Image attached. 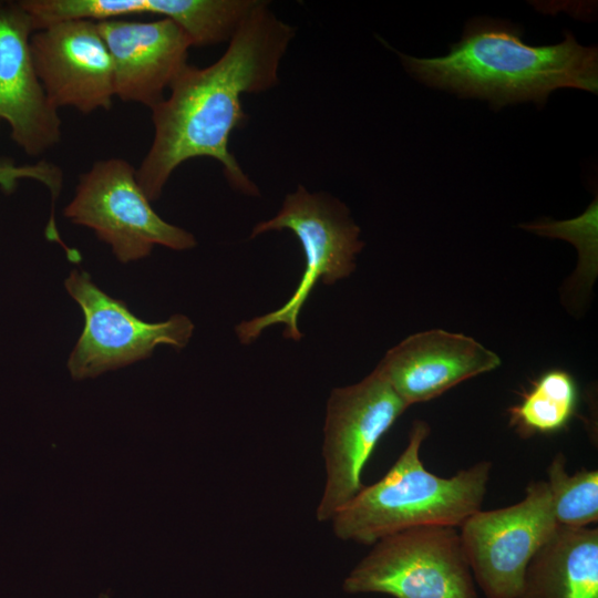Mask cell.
Listing matches in <instances>:
<instances>
[{"label":"cell","mask_w":598,"mask_h":598,"mask_svg":"<svg viewBox=\"0 0 598 598\" xmlns=\"http://www.w3.org/2000/svg\"><path fill=\"white\" fill-rule=\"evenodd\" d=\"M295 34L292 25L259 0L217 61L205 68L185 65L168 94L151 109L154 135L136 168L151 202L161 197L178 166L197 157L219 162L236 192L259 194L230 153L229 137L248 120L241 95L265 92L278 83L280 62Z\"/></svg>","instance_id":"6da1fadb"},{"label":"cell","mask_w":598,"mask_h":598,"mask_svg":"<svg viewBox=\"0 0 598 598\" xmlns=\"http://www.w3.org/2000/svg\"><path fill=\"white\" fill-rule=\"evenodd\" d=\"M519 24L475 18L461 40L439 58H415L398 52L403 66L417 81L487 100L492 107L534 102L543 106L560 87L598 91V50L578 43L570 31L557 44L530 45Z\"/></svg>","instance_id":"7a4b0ae2"},{"label":"cell","mask_w":598,"mask_h":598,"mask_svg":"<svg viewBox=\"0 0 598 598\" xmlns=\"http://www.w3.org/2000/svg\"><path fill=\"white\" fill-rule=\"evenodd\" d=\"M430 431L425 421H414L405 448L386 474L334 513L330 520L338 538L372 545L409 528L460 527L481 511L491 462H477L450 477L429 472L420 448Z\"/></svg>","instance_id":"3957f363"},{"label":"cell","mask_w":598,"mask_h":598,"mask_svg":"<svg viewBox=\"0 0 598 598\" xmlns=\"http://www.w3.org/2000/svg\"><path fill=\"white\" fill-rule=\"evenodd\" d=\"M289 229L298 238L305 255V269L296 290L276 310L243 321L236 334L244 344L254 342L270 326L283 324V337L299 341L298 319L315 286L347 278L355 268L364 244L360 228L340 200L326 193H311L302 185L287 194L279 212L256 224L251 237L271 230Z\"/></svg>","instance_id":"277c9868"},{"label":"cell","mask_w":598,"mask_h":598,"mask_svg":"<svg viewBox=\"0 0 598 598\" xmlns=\"http://www.w3.org/2000/svg\"><path fill=\"white\" fill-rule=\"evenodd\" d=\"M142 189L136 168L118 157L100 159L79 176L74 196L63 215L94 231L122 264L151 255L155 246L187 250L195 236L169 224L152 207Z\"/></svg>","instance_id":"5b68a950"},{"label":"cell","mask_w":598,"mask_h":598,"mask_svg":"<svg viewBox=\"0 0 598 598\" xmlns=\"http://www.w3.org/2000/svg\"><path fill=\"white\" fill-rule=\"evenodd\" d=\"M343 581L347 594L393 598H477L455 527L422 526L385 536Z\"/></svg>","instance_id":"8992f818"},{"label":"cell","mask_w":598,"mask_h":598,"mask_svg":"<svg viewBox=\"0 0 598 598\" xmlns=\"http://www.w3.org/2000/svg\"><path fill=\"white\" fill-rule=\"evenodd\" d=\"M408 408L377 368L360 382L331 391L323 427L326 484L316 512L319 522L330 520L360 492L367 462Z\"/></svg>","instance_id":"52a82bcc"},{"label":"cell","mask_w":598,"mask_h":598,"mask_svg":"<svg viewBox=\"0 0 598 598\" xmlns=\"http://www.w3.org/2000/svg\"><path fill=\"white\" fill-rule=\"evenodd\" d=\"M65 289L79 305L83 330L68 359L73 379L95 378L145 360L158 346L183 349L189 342L194 324L184 315L159 322H147L122 301L102 290L89 272L72 270Z\"/></svg>","instance_id":"ba28073f"},{"label":"cell","mask_w":598,"mask_h":598,"mask_svg":"<svg viewBox=\"0 0 598 598\" xmlns=\"http://www.w3.org/2000/svg\"><path fill=\"white\" fill-rule=\"evenodd\" d=\"M557 526L546 481L530 482L514 505L471 515L458 533L485 597L517 598L529 560Z\"/></svg>","instance_id":"9c48e42d"},{"label":"cell","mask_w":598,"mask_h":598,"mask_svg":"<svg viewBox=\"0 0 598 598\" xmlns=\"http://www.w3.org/2000/svg\"><path fill=\"white\" fill-rule=\"evenodd\" d=\"M30 51L44 92L58 110L69 106L90 114L112 109L113 65L97 22L69 20L35 30Z\"/></svg>","instance_id":"30bf717a"},{"label":"cell","mask_w":598,"mask_h":598,"mask_svg":"<svg viewBox=\"0 0 598 598\" xmlns=\"http://www.w3.org/2000/svg\"><path fill=\"white\" fill-rule=\"evenodd\" d=\"M33 31L19 1H0V121L20 150L40 156L61 142L62 122L34 69Z\"/></svg>","instance_id":"8fae6325"},{"label":"cell","mask_w":598,"mask_h":598,"mask_svg":"<svg viewBox=\"0 0 598 598\" xmlns=\"http://www.w3.org/2000/svg\"><path fill=\"white\" fill-rule=\"evenodd\" d=\"M97 27L112 60L115 97L153 109L188 64V35L166 18L113 19Z\"/></svg>","instance_id":"7c38bea8"},{"label":"cell","mask_w":598,"mask_h":598,"mask_svg":"<svg viewBox=\"0 0 598 598\" xmlns=\"http://www.w3.org/2000/svg\"><path fill=\"white\" fill-rule=\"evenodd\" d=\"M501 362L495 352L472 337L432 329L411 334L391 348L377 369L410 406L493 371Z\"/></svg>","instance_id":"4fadbf2b"},{"label":"cell","mask_w":598,"mask_h":598,"mask_svg":"<svg viewBox=\"0 0 598 598\" xmlns=\"http://www.w3.org/2000/svg\"><path fill=\"white\" fill-rule=\"evenodd\" d=\"M517 598H598V529L558 525L529 560Z\"/></svg>","instance_id":"5bb4252c"},{"label":"cell","mask_w":598,"mask_h":598,"mask_svg":"<svg viewBox=\"0 0 598 598\" xmlns=\"http://www.w3.org/2000/svg\"><path fill=\"white\" fill-rule=\"evenodd\" d=\"M578 388L573 375L550 369L532 382L520 401L508 408V421L522 437L564 430L576 413Z\"/></svg>","instance_id":"9a60e30c"},{"label":"cell","mask_w":598,"mask_h":598,"mask_svg":"<svg viewBox=\"0 0 598 598\" xmlns=\"http://www.w3.org/2000/svg\"><path fill=\"white\" fill-rule=\"evenodd\" d=\"M259 0H146V13L174 21L193 47L229 42Z\"/></svg>","instance_id":"2e32d148"},{"label":"cell","mask_w":598,"mask_h":598,"mask_svg":"<svg viewBox=\"0 0 598 598\" xmlns=\"http://www.w3.org/2000/svg\"><path fill=\"white\" fill-rule=\"evenodd\" d=\"M546 481L557 525L588 527L598 520V471L581 468L570 475L566 457L557 453L547 468Z\"/></svg>","instance_id":"e0dca14e"},{"label":"cell","mask_w":598,"mask_h":598,"mask_svg":"<svg viewBox=\"0 0 598 598\" xmlns=\"http://www.w3.org/2000/svg\"><path fill=\"white\" fill-rule=\"evenodd\" d=\"M45 175V166L40 162L17 165L8 159L0 161V187L7 193L13 192L20 179L28 178L41 183L44 181Z\"/></svg>","instance_id":"ac0fdd59"}]
</instances>
